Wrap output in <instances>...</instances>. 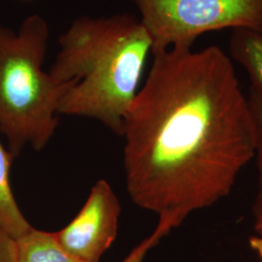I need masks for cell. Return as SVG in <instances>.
Returning a JSON list of instances; mask_svg holds the SVG:
<instances>
[{
    "label": "cell",
    "instance_id": "6da1fadb",
    "mask_svg": "<svg viewBox=\"0 0 262 262\" xmlns=\"http://www.w3.org/2000/svg\"><path fill=\"white\" fill-rule=\"evenodd\" d=\"M152 56L123 123L125 183L135 205L174 229L229 195L254 158L255 126L221 48Z\"/></svg>",
    "mask_w": 262,
    "mask_h": 262
},
{
    "label": "cell",
    "instance_id": "7a4b0ae2",
    "mask_svg": "<svg viewBox=\"0 0 262 262\" xmlns=\"http://www.w3.org/2000/svg\"><path fill=\"white\" fill-rule=\"evenodd\" d=\"M58 42L49 73L59 84L72 83L58 114L97 120L122 136L152 47L140 19L131 14L83 16Z\"/></svg>",
    "mask_w": 262,
    "mask_h": 262
},
{
    "label": "cell",
    "instance_id": "3957f363",
    "mask_svg": "<svg viewBox=\"0 0 262 262\" xmlns=\"http://www.w3.org/2000/svg\"><path fill=\"white\" fill-rule=\"evenodd\" d=\"M49 27L32 14L17 31L0 25V131L10 152L43 150L55 134L59 106L72 83L59 84L43 68Z\"/></svg>",
    "mask_w": 262,
    "mask_h": 262
},
{
    "label": "cell",
    "instance_id": "277c9868",
    "mask_svg": "<svg viewBox=\"0 0 262 262\" xmlns=\"http://www.w3.org/2000/svg\"><path fill=\"white\" fill-rule=\"evenodd\" d=\"M151 40V54L192 48L197 37L225 28H262V0H132Z\"/></svg>",
    "mask_w": 262,
    "mask_h": 262
},
{
    "label": "cell",
    "instance_id": "5b68a950",
    "mask_svg": "<svg viewBox=\"0 0 262 262\" xmlns=\"http://www.w3.org/2000/svg\"><path fill=\"white\" fill-rule=\"evenodd\" d=\"M120 215V201L110 184L102 179L92 187L78 215L54 233L66 253L76 259L99 262L117 237Z\"/></svg>",
    "mask_w": 262,
    "mask_h": 262
},
{
    "label": "cell",
    "instance_id": "8992f818",
    "mask_svg": "<svg viewBox=\"0 0 262 262\" xmlns=\"http://www.w3.org/2000/svg\"><path fill=\"white\" fill-rule=\"evenodd\" d=\"M231 58L243 67L252 89L262 95V28H236L228 43Z\"/></svg>",
    "mask_w": 262,
    "mask_h": 262
},
{
    "label": "cell",
    "instance_id": "52a82bcc",
    "mask_svg": "<svg viewBox=\"0 0 262 262\" xmlns=\"http://www.w3.org/2000/svg\"><path fill=\"white\" fill-rule=\"evenodd\" d=\"M14 156L0 142V229L14 240L32 227L21 213L10 185V169Z\"/></svg>",
    "mask_w": 262,
    "mask_h": 262
},
{
    "label": "cell",
    "instance_id": "ba28073f",
    "mask_svg": "<svg viewBox=\"0 0 262 262\" xmlns=\"http://www.w3.org/2000/svg\"><path fill=\"white\" fill-rule=\"evenodd\" d=\"M15 243L17 262H81L66 253L54 232L33 226Z\"/></svg>",
    "mask_w": 262,
    "mask_h": 262
},
{
    "label": "cell",
    "instance_id": "9c48e42d",
    "mask_svg": "<svg viewBox=\"0 0 262 262\" xmlns=\"http://www.w3.org/2000/svg\"><path fill=\"white\" fill-rule=\"evenodd\" d=\"M249 102L253 113L255 126V152L258 170L257 190L254 196L252 212L253 220L262 216V95L251 88L249 94Z\"/></svg>",
    "mask_w": 262,
    "mask_h": 262
},
{
    "label": "cell",
    "instance_id": "30bf717a",
    "mask_svg": "<svg viewBox=\"0 0 262 262\" xmlns=\"http://www.w3.org/2000/svg\"><path fill=\"white\" fill-rule=\"evenodd\" d=\"M172 229L173 228L166 223L159 221L152 233L136 246L122 262H144L150 250L155 248L165 236H167Z\"/></svg>",
    "mask_w": 262,
    "mask_h": 262
},
{
    "label": "cell",
    "instance_id": "8fae6325",
    "mask_svg": "<svg viewBox=\"0 0 262 262\" xmlns=\"http://www.w3.org/2000/svg\"><path fill=\"white\" fill-rule=\"evenodd\" d=\"M0 262H17L15 240L0 229Z\"/></svg>",
    "mask_w": 262,
    "mask_h": 262
},
{
    "label": "cell",
    "instance_id": "7c38bea8",
    "mask_svg": "<svg viewBox=\"0 0 262 262\" xmlns=\"http://www.w3.org/2000/svg\"><path fill=\"white\" fill-rule=\"evenodd\" d=\"M249 245L254 253L259 256L262 261V236L253 235L249 238Z\"/></svg>",
    "mask_w": 262,
    "mask_h": 262
},
{
    "label": "cell",
    "instance_id": "4fadbf2b",
    "mask_svg": "<svg viewBox=\"0 0 262 262\" xmlns=\"http://www.w3.org/2000/svg\"><path fill=\"white\" fill-rule=\"evenodd\" d=\"M254 230L257 234L262 236V216L254 220Z\"/></svg>",
    "mask_w": 262,
    "mask_h": 262
},
{
    "label": "cell",
    "instance_id": "5bb4252c",
    "mask_svg": "<svg viewBox=\"0 0 262 262\" xmlns=\"http://www.w3.org/2000/svg\"><path fill=\"white\" fill-rule=\"evenodd\" d=\"M19 1H24V2H29V1H33V0H19Z\"/></svg>",
    "mask_w": 262,
    "mask_h": 262
}]
</instances>
